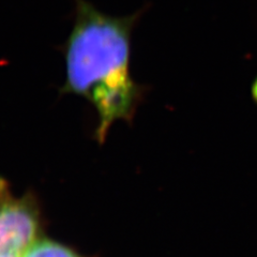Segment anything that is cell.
<instances>
[{
  "mask_svg": "<svg viewBox=\"0 0 257 257\" xmlns=\"http://www.w3.org/2000/svg\"><path fill=\"white\" fill-rule=\"evenodd\" d=\"M75 22L61 47L66 60V82L61 94L83 96L98 114L93 139L106 140L119 120L132 123L146 88L131 75V39L143 10L110 16L87 0H75Z\"/></svg>",
  "mask_w": 257,
  "mask_h": 257,
  "instance_id": "cell-1",
  "label": "cell"
},
{
  "mask_svg": "<svg viewBox=\"0 0 257 257\" xmlns=\"http://www.w3.org/2000/svg\"><path fill=\"white\" fill-rule=\"evenodd\" d=\"M41 212L31 192L16 196L0 176V255H22L41 238Z\"/></svg>",
  "mask_w": 257,
  "mask_h": 257,
  "instance_id": "cell-2",
  "label": "cell"
},
{
  "mask_svg": "<svg viewBox=\"0 0 257 257\" xmlns=\"http://www.w3.org/2000/svg\"><path fill=\"white\" fill-rule=\"evenodd\" d=\"M21 257H85L73 248L52 239L40 238Z\"/></svg>",
  "mask_w": 257,
  "mask_h": 257,
  "instance_id": "cell-3",
  "label": "cell"
},
{
  "mask_svg": "<svg viewBox=\"0 0 257 257\" xmlns=\"http://www.w3.org/2000/svg\"><path fill=\"white\" fill-rule=\"evenodd\" d=\"M253 95L255 96V99H256V101H257V79H256L255 84L253 85Z\"/></svg>",
  "mask_w": 257,
  "mask_h": 257,
  "instance_id": "cell-4",
  "label": "cell"
},
{
  "mask_svg": "<svg viewBox=\"0 0 257 257\" xmlns=\"http://www.w3.org/2000/svg\"><path fill=\"white\" fill-rule=\"evenodd\" d=\"M0 257H21V256L14 255V254H6V255H0Z\"/></svg>",
  "mask_w": 257,
  "mask_h": 257,
  "instance_id": "cell-5",
  "label": "cell"
}]
</instances>
